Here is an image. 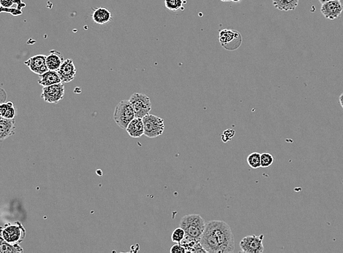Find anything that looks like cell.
<instances>
[{
    "mask_svg": "<svg viewBox=\"0 0 343 253\" xmlns=\"http://www.w3.org/2000/svg\"><path fill=\"white\" fill-rule=\"evenodd\" d=\"M207 223L214 233L216 240L220 248L221 253L234 252L235 240L231 227L226 222L221 220H211Z\"/></svg>",
    "mask_w": 343,
    "mask_h": 253,
    "instance_id": "6da1fadb",
    "label": "cell"
},
{
    "mask_svg": "<svg viewBox=\"0 0 343 253\" xmlns=\"http://www.w3.org/2000/svg\"><path fill=\"white\" fill-rule=\"evenodd\" d=\"M180 225L185 230L187 237L200 241L207 223L202 216L191 214L184 216L181 219Z\"/></svg>",
    "mask_w": 343,
    "mask_h": 253,
    "instance_id": "7a4b0ae2",
    "label": "cell"
},
{
    "mask_svg": "<svg viewBox=\"0 0 343 253\" xmlns=\"http://www.w3.org/2000/svg\"><path fill=\"white\" fill-rule=\"evenodd\" d=\"M26 237V230L21 222L7 223L1 228V239L12 244H19Z\"/></svg>",
    "mask_w": 343,
    "mask_h": 253,
    "instance_id": "3957f363",
    "label": "cell"
},
{
    "mask_svg": "<svg viewBox=\"0 0 343 253\" xmlns=\"http://www.w3.org/2000/svg\"><path fill=\"white\" fill-rule=\"evenodd\" d=\"M134 110L130 100H122L115 108L114 119L121 129H126L130 123L135 119Z\"/></svg>",
    "mask_w": 343,
    "mask_h": 253,
    "instance_id": "277c9868",
    "label": "cell"
},
{
    "mask_svg": "<svg viewBox=\"0 0 343 253\" xmlns=\"http://www.w3.org/2000/svg\"><path fill=\"white\" fill-rule=\"evenodd\" d=\"M130 102L134 110L135 117L143 119L150 114L152 109V103L150 97L141 93H135L130 98Z\"/></svg>",
    "mask_w": 343,
    "mask_h": 253,
    "instance_id": "5b68a950",
    "label": "cell"
},
{
    "mask_svg": "<svg viewBox=\"0 0 343 253\" xmlns=\"http://www.w3.org/2000/svg\"><path fill=\"white\" fill-rule=\"evenodd\" d=\"M144 135L149 138H156L163 134L165 130L164 120L158 116L148 114L143 117Z\"/></svg>",
    "mask_w": 343,
    "mask_h": 253,
    "instance_id": "8992f818",
    "label": "cell"
},
{
    "mask_svg": "<svg viewBox=\"0 0 343 253\" xmlns=\"http://www.w3.org/2000/svg\"><path fill=\"white\" fill-rule=\"evenodd\" d=\"M219 41L221 46L226 50H234L241 45L242 38L236 30H223L219 31Z\"/></svg>",
    "mask_w": 343,
    "mask_h": 253,
    "instance_id": "52a82bcc",
    "label": "cell"
},
{
    "mask_svg": "<svg viewBox=\"0 0 343 253\" xmlns=\"http://www.w3.org/2000/svg\"><path fill=\"white\" fill-rule=\"evenodd\" d=\"M263 235L247 236L241 239L239 247L241 252L244 253H261L264 250L263 240Z\"/></svg>",
    "mask_w": 343,
    "mask_h": 253,
    "instance_id": "ba28073f",
    "label": "cell"
},
{
    "mask_svg": "<svg viewBox=\"0 0 343 253\" xmlns=\"http://www.w3.org/2000/svg\"><path fill=\"white\" fill-rule=\"evenodd\" d=\"M65 96V87L63 82L43 87L41 98L45 102L57 104Z\"/></svg>",
    "mask_w": 343,
    "mask_h": 253,
    "instance_id": "9c48e42d",
    "label": "cell"
},
{
    "mask_svg": "<svg viewBox=\"0 0 343 253\" xmlns=\"http://www.w3.org/2000/svg\"><path fill=\"white\" fill-rule=\"evenodd\" d=\"M321 11L327 19H337L343 11V6L339 0H332L322 4Z\"/></svg>",
    "mask_w": 343,
    "mask_h": 253,
    "instance_id": "30bf717a",
    "label": "cell"
},
{
    "mask_svg": "<svg viewBox=\"0 0 343 253\" xmlns=\"http://www.w3.org/2000/svg\"><path fill=\"white\" fill-rule=\"evenodd\" d=\"M24 65L28 66L32 72L38 75H42L48 70L46 65V55L43 54L34 55L27 60Z\"/></svg>",
    "mask_w": 343,
    "mask_h": 253,
    "instance_id": "8fae6325",
    "label": "cell"
},
{
    "mask_svg": "<svg viewBox=\"0 0 343 253\" xmlns=\"http://www.w3.org/2000/svg\"><path fill=\"white\" fill-rule=\"evenodd\" d=\"M57 72L63 83L71 82L75 78L77 72V67L74 65V61L70 59L64 60L63 63L61 65L60 69L57 70Z\"/></svg>",
    "mask_w": 343,
    "mask_h": 253,
    "instance_id": "7c38bea8",
    "label": "cell"
},
{
    "mask_svg": "<svg viewBox=\"0 0 343 253\" xmlns=\"http://www.w3.org/2000/svg\"><path fill=\"white\" fill-rule=\"evenodd\" d=\"M14 119H0V139L1 142L15 134L16 126Z\"/></svg>",
    "mask_w": 343,
    "mask_h": 253,
    "instance_id": "4fadbf2b",
    "label": "cell"
},
{
    "mask_svg": "<svg viewBox=\"0 0 343 253\" xmlns=\"http://www.w3.org/2000/svg\"><path fill=\"white\" fill-rule=\"evenodd\" d=\"M128 134L133 138H139L144 135V126L143 119L135 118L126 129Z\"/></svg>",
    "mask_w": 343,
    "mask_h": 253,
    "instance_id": "5bb4252c",
    "label": "cell"
},
{
    "mask_svg": "<svg viewBox=\"0 0 343 253\" xmlns=\"http://www.w3.org/2000/svg\"><path fill=\"white\" fill-rule=\"evenodd\" d=\"M39 77L38 83L43 87L62 82L57 71L48 70Z\"/></svg>",
    "mask_w": 343,
    "mask_h": 253,
    "instance_id": "9a60e30c",
    "label": "cell"
},
{
    "mask_svg": "<svg viewBox=\"0 0 343 253\" xmlns=\"http://www.w3.org/2000/svg\"><path fill=\"white\" fill-rule=\"evenodd\" d=\"M92 20L99 25H104L112 20V14L106 8H97L92 13Z\"/></svg>",
    "mask_w": 343,
    "mask_h": 253,
    "instance_id": "2e32d148",
    "label": "cell"
},
{
    "mask_svg": "<svg viewBox=\"0 0 343 253\" xmlns=\"http://www.w3.org/2000/svg\"><path fill=\"white\" fill-rule=\"evenodd\" d=\"M63 62V58L61 57L60 53L57 50H52L50 53L46 55V65L48 70H58Z\"/></svg>",
    "mask_w": 343,
    "mask_h": 253,
    "instance_id": "e0dca14e",
    "label": "cell"
},
{
    "mask_svg": "<svg viewBox=\"0 0 343 253\" xmlns=\"http://www.w3.org/2000/svg\"><path fill=\"white\" fill-rule=\"evenodd\" d=\"M300 0H273L275 8L281 11H294L297 8Z\"/></svg>",
    "mask_w": 343,
    "mask_h": 253,
    "instance_id": "ac0fdd59",
    "label": "cell"
},
{
    "mask_svg": "<svg viewBox=\"0 0 343 253\" xmlns=\"http://www.w3.org/2000/svg\"><path fill=\"white\" fill-rule=\"evenodd\" d=\"M16 109L12 102H3L0 105V117L6 119H14Z\"/></svg>",
    "mask_w": 343,
    "mask_h": 253,
    "instance_id": "d6986e66",
    "label": "cell"
},
{
    "mask_svg": "<svg viewBox=\"0 0 343 253\" xmlns=\"http://www.w3.org/2000/svg\"><path fill=\"white\" fill-rule=\"evenodd\" d=\"M23 249H22L19 244H12L10 243L5 242L1 239V244H0V252L1 253H20L23 252Z\"/></svg>",
    "mask_w": 343,
    "mask_h": 253,
    "instance_id": "ffe728a7",
    "label": "cell"
},
{
    "mask_svg": "<svg viewBox=\"0 0 343 253\" xmlns=\"http://www.w3.org/2000/svg\"><path fill=\"white\" fill-rule=\"evenodd\" d=\"M248 165L252 168H258L261 167V154L259 153H252L247 158Z\"/></svg>",
    "mask_w": 343,
    "mask_h": 253,
    "instance_id": "44dd1931",
    "label": "cell"
},
{
    "mask_svg": "<svg viewBox=\"0 0 343 253\" xmlns=\"http://www.w3.org/2000/svg\"><path fill=\"white\" fill-rule=\"evenodd\" d=\"M165 6L170 11H178L183 7V0H165Z\"/></svg>",
    "mask_w": 343,
    "mask_h": 253,
    "instance_id": "7402d4cb",
    "label": "cell"
},
{
    "mask_svg": "<svg viewBox=\"0 0 343 253\" xmlns=\"http://www.w3.org/2000/svg\"><path fill=\"white\" fill-rule=\"evenodd\" d=\"M186 234L185 230L182 227L177 228L172 234V242L175 243H180L185 239Z\"/></svg>",
    "mask_w": 343,
    "mask_h": 253,
    "instance_id": "603a6c76",
    "label": "cell"
},
{
    "mask_svg": "<svg viewBox=\"0 0 343 253\" xmlns=\"http://www.w3.org/2000/svg\"><path fill=\"white\" fill-rule=\"evenodd\" d=\"M274 162V158L273 155L270 153H264L261 154V167L263 168H267L273 164Z\"/></svg>",
    "mask_w": 343,
    "mask_h": 253,
    "instance_id": "cb8c5ba5",
    "label": "cell"
},
{
    "mask_svg": "<svg viewBox=\"0 0 343 253\" xmlns=\"http://www.w3.org/2000/svg\"><path fill=\"white\" fill-rule=\"evenodd\" d=\"M234 135L235 131L234 129H226V131H224V132L223 133L222 136H221V139H222L224 143H226L232 139V138L234 137Z\"/></svg>",
    "mask_w": 343,
    "mask_h": 253,
    "instance_id": "d4e9b609",
    "label": "cell"
},
{
    "mask_svg": "<svg viewBox=\"0 0 343 253\" xmlns=\"http://www.w3.org/2000/svg\"><path fill=\"white\" fill-rule=\"evenodd\" d=\"M1 12L2 13H10V14L14 16H21L23 13L21 10L18 9V8H5L1 7Z\"/></svg>",
    "mask_w": 343,
    "mask_h": 253,
    "instance_id": "484cf974",
    "label": "cell"
},
{
    "mask_svg": "<svg viewBox=\"0 0 343 253\" xmlns=\"http://www.w3.org/2000/svg\"><path fill=\"white\" fill-rule=\"evenodd\" d=\"M170 253H186L185 247L180 243H177V244L172 246L170 249Z\"/></svg>",
    "mask_w": 343,
    "mask_h": 253,
    "instance_id": "4316f807",
    "label": "cell"
},
{
    "mask_svg": "<svg viewBox=\"0 0 343 253\" xmlns=\"http://www.w3.org/2000/svg\"><path fill=\"white\" fill-rule=\"evenodd\" d=\"M15 5V0H0L2 8H11Z\"/></svg>",
    "mask_w": 343,
    "mask_h": 253,
    "instance_id": "83f0119b",
    "label": "cell"
},
{
    "mask_svg": "<svg viewBox=\"0 0 343 253\" xmlns=\"http://www.w3.org/2000/svg\"><path fill=\"white\" fill-rule=\"evenodd\" d=\"M339 104H340L341 107H342L343 109V93L342 94H341L340 96H339Z\"/></svg>",
    "mask_w": 343,
    "mask_h": 253,
    "instance_id": "f1b7e54d",
    "label": "cell"
},
{
    "mask_svg": "<svg viewBox=\"0 0 343 253\" xmlns=\"http://www.w3.org/2000/svg\"><path fill=\"white\" fill-rule=\"evenodd\" d=\"M318 1L320 2L322 4H324V3H327V2L332 1V0H318ZM339 1H341V0H339Z\"/></svg>",
    "mask_w": 343,
    "mask_h": 253,
    "instance_id": "f546056e",
    "label": "cell"
},
{
    "mask_svg": "<svg viewBox=\"0 0 343 253\" xmlns=\"http://www.w3.org/2000/svg\"><path fill=\"white\" fill-rule=\"evenodd\" d=\"M230 1L234 3H239L241 0H230Z\"/></svg>",
    "mask_w": 343,
    "mask_h": 253,
    "instance_id": "4dcf8cb0",
    "label": "cell"
},
{
    "mask_svg": "<svg viewBox=\"0 0 343 253\" xmlns=\"http://www.w3.org/2000/svg\"><path fill=\"white\" fill-rule=\"evenodd\" d=\"M220 1L224 2V3H227V2H229L230 0H220Z\"/></svg>",
    "mask_w": 343,
    "mask_h": 253,
    "instance_id": "1f68e13d",
    "label": "cell"
}]
</instances>
